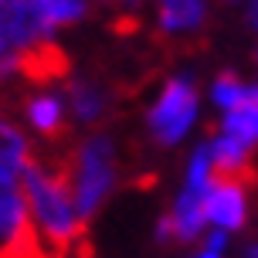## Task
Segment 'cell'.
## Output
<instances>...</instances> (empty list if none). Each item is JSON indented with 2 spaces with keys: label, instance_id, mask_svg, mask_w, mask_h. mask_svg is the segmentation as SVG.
Returning <instances> with one entry per match:
<instances>
[{
  "label": "cell",
  "instance_id": "6da1fadb",
  "mask_svg": "<svg viewBox=\"0 0 258 258\" xmlns=\"http://www.w3.org/2000/svg\"><path fill=\"white\" fill-rule=\"evenodd\" d=\"M64 153H68L72 180H75V207L82 218H92L116 183V146L109 136L95 133L82 143H72V150Z\"/></svg>",
  "mask_w": 258,
  "mask_h": 258
},
{
  "label": "cell",
  "instance_id": "7a4b0ae2",
  "mask_svg": "<svg viewBox=\"0 0 258 258\" xmlns=\"http://www.w3.org/2000/svg\"><path fill=\"white\" fill-rule=\"evenodd\" d=\"M194 116H197V89L187 78H170L163 85L160 102L150 109V119H146L150 133H153V143H160V146L180 143V136L187 133Z\"/></svg>",
  "mask_w": 258,
  "mask_h": 258
},
{
  "label": "cell",
  "instance_id": "3957f363",
  "mask_svg": "<svg viewBox=\"0 0 258 258\" xmlns=\"http://www.w3.org/2000/svg\"><path fill=\"white\" fill-rule=\"evenodd\" d=\"M51 34V21L34 0H0V44L21 51Z\"/></svg>",
  "mask_w": 258,
  "mask_h": 258
},
{
  "label": "cell",
  "instance_id": "277c9868",
  "mask_svg": "<svg viewBox=\"0 0 258 258\" xmlns=\"http://www.w3.org/2000/svg\"><path fill=\"white\" fill-rule=\"evenodd\" d=\"M17 72L31 82V85H51V82H64L72 78V58L61 44L41 38L34 44L21 48L17 54Z\"/></svg>",
  "mask_w": 258,
  "mask_h": 258
},
{
  "label": "cell",
  "instance_id": "5b68a950",
  "mask_svg": "<svg viewBox=\"0 0 258 258\" xmlns=\"http://www.w3.org/2000/svg\"><path fill=\"white\" fill-rule=\"evenodd\" d=\"M64 95L75 109V119L85 126H99L112 116V92L92 78H64Z\"/></svg>",
  "mask_w": 258,
  "mask_h": 258
},
{
  "label": "cell",
  "instance_id": "8992f818",
  "mask_svg": "<svg viewBox=\"0 0 258 258\" xmlns=\"http://www.w3.org/2000/svg\"><path fill=\"white\" fill-rule=\"evenodd\" d=\"M245 187H234V183H211L207 194V221H214L224 231H238L245 228L248 207H245Z\"/></svg>",
  "mask_w": 258,
  "mask_h": 258
},
{
  "label": "cell",
  "instance_id": "52a82bcc",
  "mask_svg": "<svg viewBox=\"0 0 258 258\" xmlns=\"http://www.w3.org/2000/svg\"><path fill=\"white\" fill-rule=\"evenodd\" d=\"M207 21L204 0H163L160 4V31L163 34H190Z\"/></svg>",
  "mask_w": 258,
  "mask_h": 258
},
{
  "label": "cell",
  "instance_id": "ba28073f",
  "mask_svg": "<svg viewBox=\"0 0 258 258\" xmlns=\"http://www.w3.org/2000/svg\"><path fill=\"white\" fill-rule=\"evenodd\" d=\"M31 146H27L24 133L11 126L7 119H0V183H14L24 170Z\"/></svg>",
  "mask_w": 258,
  "mask_h": 258
},
{
  "label": "cell",
  "instance_id": "9c48e42d",
  "mask_svg": "<svg viewBox=\"0 0 258 258\" xmlns=\"http://www.w3.org/2000/svg\"><path fill=\"white\" fill-rule=\"evenodd\" d=\"M24 112L31 119V126L38 129L44 140H64L68 136V119H64V109L54 95H34V99H27Z\"/></svg>",
  "mask_w": 258,
  "mask_h": 258
},
{
  "label": "cell",
  "instance_id": "30bf717a",
  "mask_svg": "<svg viewBox=\"0 0 258 258\" xmlns=\"http://www.w3.org/2000/svg\"><path fill=\"white\" fill-rule=\"evenodd\" d=\"M34 4L44 11V17L51 21V27L75 24V21H82L89 14V0H34Z\"/></svg>",
  "mask_w": 258,
  "mask_h": 258
},
{
  "label": "cell",
  "instance_id": "8fae6325",
  "mask_svg": "<svg viewBox=\"0 0 258 258\" xmlns=\"http://www.w3.org/2000/svg\"><path fill=\"white\" fill-rule=\"evenodd\" d=\"M224 133L228 136H238V140H245V143H258V109H248V105L228 109Z\"/></svg>",
  "mask_w": 258,
  "mask_h": 258
},
{
  "label": "cell",
  "instance_id": "7c38bea8",
  "mask_svg": "<svg viewBox=\"0 0 258 258\" xmlns=\"http://www.w3.org/2000/svg\"><path fill=\"white\" fill-rule=\"evenodd\" d=\"M241 92H245L241 78L234 75V72H221L218 82H214V102L224 105V109H234L238 99H241Z\"/></svg>",
  "mask_w": 258,
  "mask_h": 258
},
{
  "label": "cell",
  "instance_id": "4fadbf2b",
  "mask_svg": "<svg viewBox=\"0 0 258 258\" xmlns=\"http://www.w3.org/2000/svg\"><path fill=\"white\" fill-rule=\"evenodd\" d=\"M156 241H160V245H173V241H180V228H177V214H173V211L160 218V224H156Z\"/></svg>",
  "mask_w": 258,
  "mask_h": 258
},
{
  "label": "cell",
  "instance_id": "5bb4252c",
  "mask_svg": "<svg viewBox=\"0 0 258 258\" xmlns=\"http://www.w3.org/2000/svg\"><path fill=\"white\" fill-rule=\"evenodd\" d=\"M238 105L258 109V85H251V89H245V92H241V99H238Z\"/></svg>",
  "mask_w": 258,
  "mask_h": 258
},
{
  "label": "cell",
  "instance_id": "9a60e30c",
  "mask_svg": "<svg viewBox=\"0 0 258 258\" xmlns=\"http://www.w3.org/2000/svg\"><path fill=\"white\" fill-rule=\"evenodd\" d=\"M204 245H207V251H221L224 248V231H211Z\"/></svg>",
  "mask_w": 258,
  "mask_h": 258
},
{
  "label": "cell",
  "instance_id": "2e32d148",
  "mask_svg": "<svg viewBox=\"0 0 258 258\" xmlns=\"http://www.w3.org/2000/svg\"><path fill=\"white\" fill-rule=\"evenodd\" d=\"M248 24L258 31V0H251V11H248Z\"/></svg>",
  "mask_w": 258,
  "mask_h": 258
},
{
  "label": "cell",
  "instance_id": "e0dca14e",
  "mask_svg": "<svg viewBox=\"0 0 258 258\" xmlns=\"http://www.w3.org/2000/svg\"><path fill=\"white\" fill-rule=\"evenodd\" d=\"M201 258H218V251H204V255H201Z\"/></svg>",
  "mask_w": 258,
  "mask_h": 258
},
{
  "label": "cell",
  "instance_id": "ac0fdd59",
  "mask_svg": "<svg viewBox=\"0 0 258 258\" xmlns=\"http://www.w3.org/2000/svg\"><path fill=\"white\" fill-rule=\"evenodd\" d=\"M251 258H258V248H251Z\"/></svg>",
  "mask_w": 258,
  "mask_h": 258
},
{
  "label": "cell",
  "instance_id": "d6986e66",
  "mask_svg": "<svg viewBox=\"0 0 258 258\" xmlns=\"http://www.w3.org/2000/svg\"><path fill=\"white\" fill-rule=\"evenodd\" d=\"M255 61H258V51H255Z\"/></svg>",
  "mask_w": 258,
  "mask_h": 258
}]
</instances>
